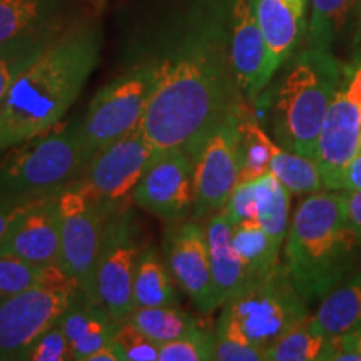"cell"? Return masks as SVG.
Masks as SVG:
<instances>
[{
	"label": "cell",
	"instance_id": "obj_4",
	"mask_svg": "<svg viewBox=\"0 0 361 361\" xmlns=\"http://www.w3.org/2000/svg\"><path fill=\"white\" fill-rule=\"evenodd\" d=\"M283 66L269 99L274 142L314 159L324 117L340 85L343 62L333 52L306 47Z\"/></svg>",
	"mask_w": 361,
	"mask_h": 361
},
{
	"label": "cell",
	"instance_id": "obj_34",
	"mask_svg": "<svg viewBox=\"0 0 361 361\" xmlns=\"http://www.w3.org/2000/svg\"><path fill=\"white\" fill-rule=\"evenodd\" d=\"M112 345L116 346L121 361H156L161 346L139 331L128 319L117 323Z\"/></svg>",
	"mask_w": 361,
	"mask_h": 361
},
{
	"label": "cell",
	"instance_id": "obj_40",
	"mask_svg": "<svg viewBox=\"0 0 361 361\" xmlns=\"http://www.w3.org/2000/svg\"><path fill=\"white\" fill-rule=\"evenodd\" d=\"M341 350H353L361 353V328L356 329L353 333H348V335L329 338V360L328 361H333V356Z\"/></svg>",
	"mask_w": 361,
	"mask_h": 361
},
{
	"label": "cell",
	"instance_id": "obj_23",
	"mask_svg": "<svg viewBox=\"0 0 361 361\" xmlns=\"http://www.w3.org/2000/svg\"><path fill=\"white\" fill-rule=\"evenodd\" d=\"M173 279L168 264L161 259L156 247L144 246L134 273V308L178 305V293Z\"/></svg>",
	"mask_w": 361,
	"mask_h": 361
},
{
	"label": "cell",
	"instance_id": "obj_39",
	"mask_svg": "<svg viewBox=\"0 0 361 361\" xmlns=\"http://www.w3.org/2000/svg\"><path fill=\"white\" fill-rule=\"evenodd\" d=\"M343 207H345L346 223L353 231L356 241L361 247V189L356 191H341Z\"/></svg>",
	"mask_w": 361,
	"mask_h": 361
},
{
	"label": "cell",
	"instance_id": "obj_18",
	"mask_svg": "<svg viewBox=\"0 0 361 361\" xmlns=\"http://www.w3.org/2000/svg\"><path fill=\"white\" fill-rule=\"evenodd\" d=\"M57 324L66 333L71 360L75 361H87L90 355L109 345L117 328V322L106 308L79 290Z\"/></svg>",
	"mask_w": 361,
	"mask_h": 361
},
{
	"label": "cell",
	"instance_id": "obj_33",
	"mask_svg": "<svg viewBox=\"0 0 361 361\" xmlns=\"http://www.w3.org/2000/svg\"><path fill=\"white\" fill-rule=\"evenodd\" d=\"M214 360V335L196 328L188 335L162 343L157 361H211Z\"/></svg>",
	"mask_w": 361,
	"mask_h": 361
},
{
	"label": "cell",
	"instance_id": "obj_20",
	"mask_svg": "<svg viewBox=\"0 0 361 361\" xmlns=\"http://www.w3.org/2000/svg\"><path fill=\"white\" fill-rule=\"evenodd\" d=\"M204 229L216 301L218 306H223L245 288V284L250 281V274L234 250L231 241L233 226L229 224L223 211H218L207 218L204 221Z\"/></svg>",
	"mask_w": 361,
	"mask_h": 361
},
{
	"label": "cell",
	"instance_id": "obj_10",
	"mask_svg": "<svg viewBox=\"0 0 361 361\" xmlns=\"http://www.w3.org/2000/svg\"><path fill=\"white\" fill-rule=\"evenodd\" d=\"M144 246L133 211L121 207L107 216L97 258L96 293L99 303L117 323L128 319L134 310V273Z\"/></svg>",
	"mask_w": 361,
	"mask_h": 361
},
{
	"label": "cell",
	"instance_id": "obj_32",
	"mask_svg": "<svg viewBox=\"0 0 361 361\" xmlns=\"http://www.w3.org/2000/svg\"><path fill=\"white\" fill-rule=\"evenodd\" d=\"M214 360L218 361H264V353L252 346L236 323L221 313L214 329Z\"/></svg>",
	"mask_w": 361,
	"mask_h": 361
},
{
	"label": "cell",
	"instance_id": "obj_2",
	"mask_svg": "<svg viewBox=\"0 0 361 361\" xmlns=\"http://www.w3.org/2000/svg\"><path fill=\"white\" fill-rule=\"evenodd\" d=\"M101 45L96 22H75L17 75L0 101V154L64 119L99 64Z\"/></svg>",
	"mask_w": 361,
	"mask_h": 361
},
{
	"label": "cell",
	"instance_id": "obj_37",
	"mask_svg": "<svg viewBox=\"0 0 361 361\" xmlns=\"http://www.w3.org/2000/svg\"><path fill=\"white\" fill-rule=\"evenodd\" d=\"M34 201H12V200H0V241L6 238L8 229L12 228V224L20 218L25 211H29L35 202Z\"/></svg>",
	"mask_w": 361,
	"mask_h": 361
},
{
	"label": "cell",
	"instance_id": "obj_22",
	"mask_svg": "<svg viewBox=\"0 0 361 361\" xmlns=\"http://www.w3.org/2000/svg\"><path fill=\"white\" fill-rule=\"evenodd\" d=\"M66 0H0V45L62 27Z\"/></svg>",
	"mask_w": 361,
	"mask_h": 361
},
{
	"label": "cell",
	"instance_id": "obj_15",
	"mask_svg": "<svg viewBox=\"0 0 361 361\" xmlns=\"http://www.w3.org/2000/svg\"><path fill=\"white\" fill-rule=\"evenodd\" d=\"M166 264L178 286L202 314L219 308L211 278L206 229L202 223L184 219L168 229L164 241Z\"/></svg>",
	"mask_w": 361,
	"mask_h": 361
},
{
	"label": "cell",
	"instance_id": "obj_6",
	"mask_svg": "<svg viewBox=\"0 0 361 361\" xmlns=\"http://www.w3.org/2000/svg\"><path fill=\"white\" fill-rule=\"evenodd\" d=\"M246 340L264 353L284 333L310 318L308 303L293 286L284 263L251 278L236 296L223 305Z\"/></svg>",
	"mask_w": 361,
	"mask_h": 361
},
{
	"label": "cell",
	"instance_id": "obj_11",
	"mask_svg": "<svg viewBox=\"0 0 361 361\" xmlns=\"http://www.w3.org/2000/svg\"><path fill=\"white\" fill-rule=\"evenodd\" d=\"M75 286H34L0 300V361L25 360L71 305Z\"/></svg>",
	"mask_w": 361,
	"mask_h": 361
},
{
	"label": "cell",
	"instance_id": "obj_28",
	"mask_svg": "<svg viewBox=\"0 0 361 361\" xmlns=\"http://www.w3.org/2000/svg\"><path fill=\"white\" fill-rule=\"evenodd\" d=\"M34 286H74L59 264L35 266L13 256L0 255V300Z\"/></svg>",
	"mask_w": 361,
	"mask_h": 361
},
{
	"label": "cell",
	"instance_id": "obj_12",
	"mask_svg": "<svg viewBox=\"0 0 361 361\" xmlns=\"http://www.w3.org/2000/svg\"><path fill=\"white\" fill-rule=\"evenodd\" d=\"M238 111L239 107L214 129L197 156L194 164V206L189 219L204 223L223 209L238 184L241 168Z\"/></svg>",
	"mask_w": 361,
	"mask_h": 361
},
{
	"label": "cell",
	"instance_id": "obj_31",
	"mask_svg": "<svg viewBox=\"0 0 361 361\" xmlns=\"http://www.w3.org/2000/svg\"><path fill=\"white\" fill-rule=\"evenodd\" d=\"M61 30L62 27H59V29L45 30V32L24 35V37L0 45V101L6 96L17 75L27 66L32 64Z\"/></svg>",
	"mask_w": 361,
	"mask_h": 361
},
{
	"label": "cell",
	"instance_id": "obj_43",
	"mask_svg": "<svg viewBox=\"0 0 361 361\" xmlns=\"http://www.w3.org/2000/svg\"><path fill=\"white\" fill-rule=\"evenodd\" d=\"M303 2H305V4H308V0H303Z\"/></svg>",
	"mask_w": 361,
	"mask_h": 361
},
{
	"label": "cell",
	"instance_id": "obj_38",
	"mask_svg": "<svg viewBox=\"0 0 361 361\" xmlns=\"http://www.w3.org/2000/svg\"><path fill=\"white\" fill-rule=\"evenodd\" d=\"M328 189H336V191H356V189H361V151L333 179Z\"/></svg>",
	"mask_w": 361,
	"mask_h": 361
},
{
	"label": "cell",
	"instance_id": "obj_5",
	"mask_svg": "<svg viewBox=\"0 0 361 361\" xmlns=\"http://www.w3.org/2000/svg\"><path fill=\"white\" fill-rule=\"evenodd\" d=\"M8 151L11 154L0 159V200L34 201L52 196L87 168L79 117L59 123Z\"/></svg>",
	"mask_w": 361,
	"mask_h": 361
},
{
	"label": "cell",
	"instance_id": "obj_41",
	"mask_svg": "<svg viewBox=\"0 0 361 361\" xmlns=\"http://www.w3.org/2000/svg\"><path fill=\"white\" fill-rule=\"evenodd\" d=\"M87 361H121V358H119V353H117L116 346L112 345L111 341L109 345L102 346V348L96 351V353L90 355Z\"/></svg>",
	"mask_w": 361,
	"mask_h": 361
},
{
	"label": "cell",
	"instance_id": "obj_27",
	"mask_svg": "<svg viewBox=\"0 0 361 361\" xmlns=\"http://www.w3.org/2000/svg\"><path fill=\"white\" fill-rule=\"evenodd\" d=\"M269 173L296 196L313 194L324 189L322 171L313 157L296 154L276 142H273L271 147Z\"/></svg>",
	"mask_w": 361,
	"mask_h": 361
},
{
	"label": "cell",
	"instance_id": "obj_36",
	"mask_svg": "<svg viewBox=\"0 0 361 361\" xmlns=\"http://www.w3.org/2000/svg\"><path fill=\"white\" fill-rule=\"evenodd\" d=\"M27 361H67L71 360V346L66 333L56 323L49 328L27 353Z\"/></svg>",
	"mask_w": 361,
	"mask_h": 361
},
{
	"label": "cell",
	"instance_id": "obj_7",
	"mask_svg": "<svg viewBox=\"0 0 361 361\" xmlns=\"http://www.w3.org/2000/svg\"><path fill=\"white\" fill-rule=\"evenodd\" d=\"M61 216L59 268L89 300L97 301L96 268L104 226L112 211L89 191L82 179L67 184L57 194Z\"/></svg>",
	"mask_w": 361,
	"mask_h": 361
},
{
	"label": "cell",
	"instance_id": "obj_24",
	"mask_svg": "<svg viewBox=\"0 0 361 361\" xmlns=\"http://www.w3.org/2000/svg\"><path fill=\"white\" fill-rule=\"evenodd\" d=\"M311 16L306 24L308 47L333 52L338 40L355 25L360 0H310Z\"/></svg>",
	"mask_w": 361,
	"mask_h": 361
},
{
	"label": "cell",
	"instance_id": "obj_35",
	"mask_svg": "<svg viewBox=\"0 0 361 361\" xmlns=\"http://www.w3.org/2000/svg\"><path fill=\"white\" fill-rule=\"evenodd\" d=\"M221 211L231 226L245 223V221H258V207H256L252 180L238 183Z\"/></svg>",
	"mask_w": 361,
	"mask_h": 361
},
{
	"label": "cell",
	"instance_id": "obj_1",
	"mask_svg": "<svg viewBox=\"0 0 361 361\" xmlns=\"http://www.w3.org/2000/svg\"><path fill=\"white\" fill-rule=\"evenodd\" d=\"M152 64L156 82L139 128L157 154L183 147L196 161L214 129L246 104L229 57L226 12L194 13Z\"/></svg>",
	"mask_w": 361,
	"mask_h": 361
},
{
	"label": "cell",
	"instance_id": "obj_3",
	"mask_svg": "<svg viewBox=\"0 0 361 361\" xmlns=\"http://www.w3.org/2000/svg\"><path fill=\"white\" fill-rule=\"evenodd\" d=\"M361 247L346 223L343 192L308 194L290 219L284 238V266L306 303L319 301L350 276Z\"/></svg>",
	"mask_w": 361,
	"mask_h": 361
},
{
	"label": "cell",
	"instance_id": "obj_19",
	"mask_svg": "<svg viewBox=\"0 0 361 361\" xmlns=\"http://www.w3.org/2000/svg\"><path fill=\"white\" fill-rule=\"evenodd\" d=\"M256 16L266 45L264 84L296 51L306 32L305 17L298 16L283 0H256Z\"/></svg>",
	"mask_w": 361,
	"mask_h": 361
},
{
	"label": "cell",
	"instance_id": "obj_9",
	"mask_svg": "<svg viewBox=\"0 0 361 361\" xmlns=\"http://www.w3.org/2000/svg\"><path fill=\"white\" fill-rule=\"evenodd\" d=\"M361 0L351 37L350 61L324 117L314 161L324 179H333L361 151Z\"/></svg>",
	"mask_w": 361,
	"mask_h": 361
},
{
	"label": "cell",
	"instance_id": "obj_29",
	"mask_svg": "<svg viewBox=\"0 0 361 361\" xmlns=\"http://www.w3.org/2000/svg\"><path fill=\"white\" fill-rule=\"evenodd\" d=\"M128 322L159 345L173 341L200 328L196 318L180 310L178 305L134 308Z\"/></svg>",
	"mask_w": 361,
	"mask_h": 361
},
{
	"label": "cell",
	"instance_id": "obj_42",
	"mask_svg": "<svg viewBox=\"0 0 361 361\" xmlns=\"http://www.w3.org/2000/svg\"><path fill=\"white\" fill-rule=\"evenodd\" d=\"M283 2L286 4V6H290L293 11L298 13V16L305 17V6H306V4L303 2V0H283Z\"/></svg>",
	"mask_w": 361,
	"mask_h": 361
},
{
	"label": "cell",
	"instance_id": "obj_13",
	"mask_svg": "<svg viewBox=\"0 0 361 361\" xmlns=\"http://www.w3.org/2000/svg\"><path fill=\"white\" fill-rule=\"evenodd\" d=\"M156 156V149L137 126L94 156L80 179L107 209H121L129 197L133 200L135 184Z\"/></svg>",
	"mask_w": 361,
	"mask_h": 361
},
{
	"label": "cell",
	"instance_id": "obj_16",
	"mask_svg": "<svg viewBox=\"0 0 361 361\" xmlns=\"http://www.w3.org/2000/svg\"><path fill=\"white\" fill-rule=\"evenodd\" d=\"M226 20L238 90L246 104L255 106L266 89V45L256 16V0H229Z\"/></svg>",
	"mask_w": 361,
	"mask_h": 361
},
{
	"label": "cell",
	"instance_id": "obj_14",
	"mask_svg": "<svg viewBox=\"0 0 361 361\" xmlns=\"http://www.w3.org/2000/svg\"><path fill=\"white\" fill-rule=\"evenodd\" d=\"M194 164L183 147L157 154L135 184L133 201L166 223L189 219L194 206Z\"/></svg>",
	"mask_w": 361,
	"mask_h": 361
},
{
	"label": "cell",
	"instance_id": "obj_44",
	"mask_svg": "<svg viewBox=\"0 0 361 361\" xmlns=\"http://www.w3.org/2000/svg\"><path fill=\"white\" fill-rule=\"evenodd\" d=\"M360 142H361V133H360Z\"/></svg>",
	"mask_w": 361,
	"mask_h": 361
},
{
	"label": "cell",
	"instance_id": "obj_17",
	"mask_svg": "<svg viewBox=\"0 0 361 361\" xmlns=\"http://www.w3.org/2000/svg\"><path fill=\"white\" fill-rule=\"evenodd\" d=\"M57 194L42 197L12 224L0 241V255L13 256L35 266L57 264L61 250Z\"/></svg>",
	"mask_w": 361,
	"mask_h": 361
},
{
	"label": "cell",
	"instance_id": "obj_8",
	"mask_svg": "<svg viewBox=\"0 0 361 361\" xmlns=\"http://www.w3.org/2000/svg\"><path fill=\"white\" fill-rule=\"evenodd\" d=\"M156 82L152 59L135 64L99 90L80 117V137L87 164L102 149L137 128Z\"/></svg>",
	"mask_w": 361,
	"mask_h": 361
},
{
	"label": "cell",
	"instance_id": "obj_30",
	"mask_svg": "<svg viewBox=\"0 0 361 361\" xmlns=\"http://www.w3.org/2000/svg\"><path fill=\"white\" fill-rule=\"evenodd\" d=\"M310 318L273 343L264 351V361H328L329 338L316 333Z\"/></svg>",
	"mask_w": 361,
	"mask_h": 361
},
{
	"label": "cell",
	"instance_id": "obj_25",
	"mask_svg": "<svg viewBox=\"0 0 361 361\" xmlns=\"http://www.w3.org/2000/svg\"><path fill=\"white\" fill-rule=\"evenodd\" d=\"M231 241L251 278L268 273L279 263L281 246L264 231L258 221H245L233 226Z\"/></svg>",
	"mask_w": 361,
	"mask_h": 361
},
{
	"label": "cell",
	"instance_id": "obj_21",
	"mask_svg": "<svg viewBox=\"0 0 361 361\" xmlns=\"http://www.w3.org/2000/svg\"><path fill=\"white\" fill-rule=\"evenodd\" d=\"M310 326L319 335L333 338L353 333L361 328V271L346 276L324 295Z\"/></svg>",
	"mask_w": 361,
	"mask_h": 361
},
{
	"label": "cell",
	"instance_id": "obj_26",
	"mask_svg": "<svg viewBox=\"0 0 361 361\" xmlns=\"http://www.w3.org/2000/svg\"><path fill=\"white\" fill-rule=\"evenodd\" d=\"M252 188L258 207V223L279 246H283L290 228L291 192L271 173L252 180Z\"/></svg>",
	"mask_w": 361,
	"mask_h": 361
}]
</instances>
